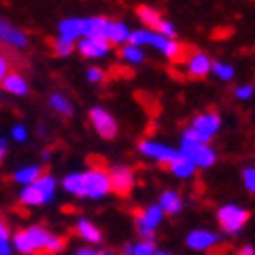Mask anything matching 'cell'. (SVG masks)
<instances>
[{
    "label": "cell",
    "mask_w": 255,
    "mask_h": 255,
    "mask_svg": "<svg viewBox=\"0 0 255 255\" xmlns=\"http://www.w3.org/2000/svg\"><path fill=\"white\" fill-rule=\"evenodd\" d=\"M109 182H111V190L117 196L127 198V196H131L135 188V174L127 165H113L109 167Z\"/></svg>",
    "instance_id": "6"
},
{
    "label": "cell",
    "mask_w": 255,
    "mask_h": 255,
    "mask_svg": "<svg viewBox=\"0 0 255 255\" xmlns=\"http://www.w3.org/2000/svg\"><path fill=\"white\" fill-rule=\"evenodd\" d=\"M0 223H2V212H0Z\"/></svg>",
    "instance_id": "46"
},
{
    "label": "cell",
    "mask_w": 255,
    "mask_h": 255,
    "mask_svg": "<svg viewBox=\"0 0 255 255\" xmlns=\"http://www.w3.org/2000/svg\"><path fill=\"white\" fill-rule=\"evenodd\" d=\"M63 188L68 190L70 194L76 196H84V174H72L63 180Z\"/></svg>",
    "instance_id": "25"
},
{
    "label": "cell",
    "mask_w": 255,
    "mask_h": 255,
    "mask_svg": "<svg viewBox=\"0 0 255 255\" xmlns=\"http://www.w3.org/2000/svg\"><path fill=\"white\" fill-rule=\"evenodd\" d=\"M6 76H8V61L2 53H0V80H4Z\"/></svg>",
    "instance_id": "38"
},
{
    "label": "cell",
    "mask_w": 255,
    "mask_h": 255,
    "mask_svg": "<svg viewBox=\"0 0 255 255\" xmlns=\"http://www.w3.org/2000/svg\"><path fill=\"white\" fill-rule=\"evenodd\" d=\"M8 227L4 223H0V255H12V249L8 245Z\"/></svg>",
    "instance_id": "32"
},
{
    "label": "cell",
    "mask_w": 255,
    "mask_h": 255,
    "mask_svg": "<svg viewBox=\"0 0 255 255\" xmlns=\"http://www.w3.org/2000/svg\"><path fill=\"white\" fill-rule=\"evenodd\" d=\"M129 45L133 47H139V45H153L155 49H159L167 59L172 61H178L182 59V53H184V47L174 39H167L159 33H151V31H145V29H139L135 33L129 35Z\"/></svg>",
    "instance_id": "1"
},
{
    "label": "cell",
    "mask_w": 255,
    "mask_h": 255,
    "mask_svg": "<svg viewBox=\"0 0 255 255\" xmlns=\"http://www.w3.org/2000/svg\"><path fill=\"white\" fill-rule=\"evenodd\" d=\"M221 127H223V121H221L219 113H202V115L192 119L190 127L182 135V141H192V143H204L206 145L221 131Z\"/></svg>",
    "instance_id": "2"
},
{
    "label": "cell",
    "mask_w": 255,
    "mask_h": 255,
    "mask_svg": "<svg viewBox=\"0 0 255 255\" xmlns=\"http://www.w3.org/2000/svg\"><path fill=\"white\" fill-rule=\"evenodd\" d=\"M49 104L53 106V111L55 113H59L61 117H72L74 115V106L70 104V100L63 96V94H51L49 96Z\"/></svg>",
    "instance_id": "24"
},
{
    "label": "cell",
    "mask_w": 255,
    "mask_h": 255,
    "mask_svg": "<svg viewBox=\"0 0 255 255\" xmlns=\"http://www.w3.org/2000/svg\"><path fill=\"white\" fill-rule=\"evenodd\" d=\"M41 176H45V169L43 167H39V165H29V167H23V169H18V172L14 174V180L20 182V184H35Z\"/></svg>",
    "instance_id": "23"
},
{
    "label": "cell",
    "mask_w": 255,
    "mask_h": 255,
    "mask_svg": "<svg viewBox=\"0 0 255 255\" xmlns=\"http://www.w3.org/2000/svg\"><path fill=\"white\" fill-rule=\"evenodd\" d=\"M35 186H37L39 190H43V192H45L49 198H53V192H55V180H53V176H49V174L41 176V178L35 182Z\"/></svg>",
    "instance_id": "29"
},
{
    "label": "cell",
    "mask_w": 255,
    "mask_h": 255,
    "mask_svg": "<svg viewBox=\"0 0 255 255\" xmlns=\"http://www.w3.org/2000/svg\"><path fill=\"white\" fill-rule=\"evenodd\" d=\"M111 25H113V20L104 18V16L84 18V37H88V39H104V41H109Z\"/></svg>",
    "instance_id": "13"
},
{
    "label": "cell",
    "mask_w": 255,
    "mask_h": 255,
    "mask_svg": "<svg viewBox=\"0 0 255 255\" xmlns=\"http://www.w3.org/2000/svg\"><path fill=\"white\" fill-rule=\"evenodd\" d=\"M2 86H4L6 92H10V94H14V96H25L27 90H29L25 78L20 76V74H16V72L8 74V76L2 80Z\"/></svg>",
    "instance_id": "20"
},
{
    "label": "cell",
    "mask_w": 255,
    "mask_h": 255,
    "mask_svg": "<svg viewBox=\"0 0 255 255\" xmlns=\"http://www.w3.org/2000/svg\"><path fill=\"white\" fill-rule=\"evenodd\" d=\"M76 255H98L94 249H80V251H76Z\"/></svg>",
    "instance_id": "41"
},
{
    "label": "cell",
    "mask_w": 255,
    "mask_h": 255,
    "mask_svg": "<svg viewBox=\"0 0 255 255\" xmlns=\"http://www.w3.org/2000/svg\"><path fill=\"white\" fill-rule=\"evenodd\" d=\"M137 147H139V151L143 155L155 159L157 163H161L165 167H169V165H172L180 157V151L172 149V147H167L163 143H155V141H139Z\"/></svg>",
    "instance_id": "10"
},
{
    "label": "cell",
    "mask_w": 255,
    "mask_h": 255,
    "mask_svg": "<svg viewBox=\"0 0 255 255\" xmlns=\"http://www.w3.org/2000/svg\"><path fill=\"white\" fill-rule=\"evenodd\" d=\"M98 255H117V253H115V251H100Z\"/></svg>",
    "instance_id": "43"
},
{
    "label": "cell",
    "mask_w": 255,
    "mask_h": 255,
    "mask_svg": "<svg viewBox=\"0 0 255 255\" xmlns=\"http://www.w3.org/2000/svg\"><path fill=\"white\" fill-rule=\"evenodd\" d=\"M157 255H174V253H169V251H157Z\"/></svg>",
    "instance_id": "45"
},
{
    "label": "cell",
    "mask_w": 255,
    "mask_h": 255,
    "mask_svg": "<svg viewBox=\"0 0 255 255\" xmlns=\"http://www.w3.org/2000/svg\"><path fill=\"white\" fill-rule=\"evenodd\" d=\"M111 43L109 41H104V39H88V37H84L80 43H78V49L84 57H100L104 55L106 51H109Z\"/></svg>",
    "instance_id": "15"
},
{
    "label": "cell",
    "mask_w": 255,
    "mask_h": 255,
    "mask_svg": "<svg viewBox=\"0 0 255 255\" xmlns=\"http://www.w3.org/2000/svg\"><path fill=\"white\" fill-rule=\"evenodd\" d=\"M217 221L227 235H239L249 221V212L239 204H223L217 210Z\"/></svg>",
    "instance_id": "4"
},
{
    "label": "cell",
    "mask_w": 255,
    "mask_h": 255,
    "mask_svg": "<svg viewBox=\"0 0 255 255\" xmlns=\"http://www.w3.org/2000/svg\"><path fill=\"white\" fill-rule=\"evenodd\" d=\"M88 80L90 82H102L104 80V72L98 70V68H90L88 70Z\"/></svg>",
    "instance_id": "37"
},
{
    "label": "cell",
    "mask_w": 255,
    "mask_h": 255,
    "mask_svg": "<svg viewBox=\"0 0 255 255\" xmlns=\"http://www.w3.org/2000/svg\"><path fill=\"white\" fill-rule=\"evenodd\" d=\"M0 41L6 43V45H10V47H14V49H23V47L29 45V37L20 29L12 27L10 23H6L4 18H0Z\"/></svg>",
    "instance_id": "12"
},
{
    "label": "cell",
    "mask_w": 255,
    "mask_h": 255,
    "mask_svg": "<svg viewBox=\"0 0 255 255\" xmlns=\"http://www.w3.org/2000/svg\"><path fill=\"white\" fill-rule=\"evenodd\" d=\"M133 255H157L153 241H141L133 247Z\"/></svg>",
    "instance_id": "33"
},
{
    "label": "cell",
    "mask_w": 255,
    "mask_h": 255,
    "mask_svg": "<svg viewBox=\"0 0 255 255\" xmlns=\"http://www.w3.org/2000/svg\"><path fill=\"white\" fill-rule=\"evenodd\" d=\"M111 192L109 169H88L84 172V196L102 198Z\"/></svg>",
    "instance_id": "7"
},
{
    "label": "cell",
    "mask_w": 255,
    "mask_h": 255,
    "mask_svg": "<svg viewBox=\"0 0 255 255\" xmlns=\"http://www.w3.org/2000/svg\"><path fill=\"white\" fill-rule=\"evenodd\" d=\"M49 200H51V198L43 192V190H39L35 184L27 186L23 192H20V202L29 204V206H41V204H45V202H49Z\"/></svg>",
    "instance_id": "19"
},
{
    "label": "cell",
    "mask_w": 255,
    "mask_h": 255,
    "mask_svg": "<svg viewBox=\"0 0 255 255\" xmlns=\"http://www.w3.org/2000/svg\"><path fill=\"white\" fill-rule=\"evenodd\" d=\"M255 94V86L253 84H241V86L235 88V98L237 100H251Z\"/></svg>",
    "instance_id": "35"
},
{
    "label": "cell",
    "mask_w": 255,
    "mask_h": 255,
    "mask_svg": "<svg viewBox=\"0 0 255 255\" xmlns=\"http://www.w3.org/2000/svg\"><path fill=\"white\" fill-rule=\"evenodd\" d=\"M159 208L163 210V215L174 217V215H180L182 212L184 200H182V196L176 192V190H165V192L161 194V198H159Z\"/></svg>",
    "instance_id": "17"
},
{
    "label": "cell",
    "mask_w": 255,
    "mask_h": 255,
    "mask_svg": "<svg viewBox=\"0 0 255 255\" xmlns=\"http://www.w3.org/2000/svg\"><path fill=\"white\" fill-rule=\"evenodd\" d=\"M66 245H68V239H66V237L51 235V237H49V243H47V247H45V255H47V253H49V255L61 253L63 249H66Z\"/></svg>",
    "instance_id": "28"
},
{
    "label": "cell",
    "mask_w": 255,
    "mask_h": 255,
    "mask_svg": "<svg viewBox=\"0 0 255 255\" xmlns=\"http://www.w3.org/2000/svg\"><path fill=\"white\" fill-rule=\"evenodd\" d=\"M219 241H221V237L217 233L206 231V229H196L192 233H188V237H186V245L194 251H208L212 247H217Z\"/></svg>",
    "instance_id": "11"
},
{
    "label": "cell",
    "mask_w": 255,
    "mask_h": 255,
    "mask_svg": "<svg viewBox=\"0 0 255 255\" xmlns=\"http://www.w3.org/2000/svg\"><path fill=\"white\" fill-rule=\"evenodd\" d=\"M123 255H133V245H125L123 247Z\"/></svg>",
    "instance_id": "42"
},
{
    "label": "cell",
    "mask_w": 255,
    "mask_h": 255,
    "mask_svg": "<svg viewBox=\"0 0 255 255\" xmlns=\"http://www.w3.org/2000/svg\"><path fill=\"white\" fill-rule=\"evenodd\" d=\"M41 155H43V159H47V157L51 155V151H47V149H45V151H43V153H41Z\"/></svg>",
    "instance_id": "44"
},
{
    "label": "cell",
    "mask_w": 255,
    "mask_h": 255,
    "mask_svg": "<svg viewBox=\"0 0 255 255\" xmlns=\"http://www.w3.org/2000/svg\"><path fill=\"white\" fill-rule=\"evenodd\" d=\"M137 16L141 18V23L147 27V31H161V25L165 23V18H161V12L159 10H155V8H151V6H139L137 8Z\"/></svg>",
    "instance_id": "16"
},
{
    "label": "cell",
    "mask_w": 255,
    "mask_h": 255,
    "mask_svg": "<svg viewBox=\"0 0 255 255\" xmlns=\"http://www.w3.org/2000/svg\"><path fill=\"white\" fill-rule=\"evenodd\" d=\"M169 172H172L176 178H182V180H186V178H190V176H194V172H196V165L192 163V161H188L182 153H180V157L167 167Z\"/></svg>",
    "instance_id": "22"
},
{
    "label": "cell",
    "mask_w": 255,
    "mask_h": 255,
    "mask_svg": "<svg viewBox=\"0 0 255 255\" xmlns=\"http://www.w3.org/2000/svg\"><path fill=\"white\" fill-rule=\"evenodd\" d=\"M180 153H182L188 161H192L196 167H210V165H215V161H217L215 149H212V147H208V145H204V143L182 141Z\"/></svg>",
    "instance_id": "8"
},
{
    "label": "cell",
    "mask_w": 255,
    "mask_h": 255,
    "mask_svg": "<svg viewBox=\"0 0 255 255\" xmlns=\"http://www.w3.org/2000/svg\"><path fill=\"white\" fill-rule=\"evenodd\" d=\"M59 33H61V39H66V41H74L78 37L84 35V20L82 18H66V20H61L59 23Z\"/></svg>",
    "instance_id": "18"
},
{
    "label": "cell",
    "mask_w": 255,
    "mask_h": 255,
    "mask_svg": "<svg viewBox=\"0 0 255 255\" xmlns=\"http://www.w3.org/2000/svg\"><path fill=\"white\" fill-rule=\"evenodd\" d=\"M4 153H6V141H0V163L4 159Z\"/></svg>",
    "instance_id": "40"
},
{
    "label": "cell",
    "mask_w": 255,
    "mask_h": 255,
    "mask_svg": "<svg viewBox=\"0 0 255 255\" xmlns=\"http://www.w3.org/2000/svg\"><path fill=\"white\" fill-rule=\"evenodd\" d=\"M88 117H90V123L94 127V131L98 133V137H102L104 141H111L117 137L119 127H117L115 117L109 111L100 109V106H94V109H90Z\"/></svg>",
    "instance_id": "9"
},
{
    "label": "cell",
    "mask_w": 255,
    "mask_h": 255,
    "mask_svg": "<svg viewBox=\"0 0 255 255\" xmlns=\"http://www.w3.org/2000/svg\"><path fill=\"white\" fill-rule=\"evenodd\" d=\"M135 227L137 233L143 237V241H153L155 229L159 227V223L163 221V210L159 208V204H153L149 208H143L135 212Z\"/></svg>",
    "instance_id": "5"
},
{
    "label": "cell",
    "mask_w": 255,
    "mask_h": 255,
    "mask_svg": "<svg viewBox=\"0 0 255 255\" xmlns=\"http://www.w3.org/2000/svg\"><path fill=\"white\" fill-rule=\"evenodd\" d=\"M129 41V29L123 23H113L109 31V43H125Z\"/></svg>",
    "instance_id": "26"
},
{
    "label": "cell",
    "mask_w": 255,
    "mask_h": 255,
    "mask_svg": "<svg viewBox=\"0 0 255 255\" xmlns=\"http://www.w3.org/2000/svg\"><path fill=\"white\" fill-rule=\"evenodd\" d=\"M243 186L249 190L251 194H255V165H249L243 169Z\"/></svg>",
    "instance_id": "34"
},
{
    "label": "cell",
    "mask_w": 255,
    "mask_h": 255,
    "mask_svg": "<svg viewBox=\"0 0 255 255\" xmlns=\"http://www.w3.org/2000/svg\"><path fill=\"white\" fill-rule=\"evenodd\" d=\"M212 74L223 82H229V80H233V76H235V68H233L231 63H225V61H215L212 63Z\"/></svg>",
    "instance_id": "27"
},
{
    "label": "cell",
    "mask_w": 255,
    "mask_h": 255,
    "mask_svg": "<svg viewBox=\"0 0 255 255\" xmlns=\"http://www.w3.org/2000/svg\"><path fill=\"white\" fill-rule=\"evenodd\" d=\"M186 63H188V76L194 78V80H200V78L208 76L210 70H212V61L204 53H192Z\"/></svg>",
    "instance_id": "14"
},
{
    "label": "cell",
    "mask_w": 255,
    "mask_h": 255,
    "mask_svg": "<svg viewBox=\"0 0 255 255\" xmlns=\"http://www.w3.org/2000/svg\"><path fill=\"white\" fill-rule=\"evenodd\" d=\"M239 255H255V247L253 245H243L241 249H239Z\"/></svg>",
    "instance_id": "39"
},
{
    "label": "cell",
    "mask_w": 255,
    "mask_h": 255,
    "mask_svg": "<svg viewBox=\"0 0 255 255\" xmlns=\"http://www.w3.org/2000/svg\"><path fill=\"white\" fill-rule=\"evenodd\" d=\"M53 51L59 57H66V55H70L74 51V43H72V41L61 39V37L59 39H53Z\"/></svg>",
    "instance_id": "30"
},
{
    "label": "cell",
    "mask_w": 255,
    "mask_h": 255,
    "mask_svg": "<svg viewBox=\"0 0 255 255\" xmlns=\"http://www.w3.org/2000/svg\"><path fill=\"white\" fill-rule=\"evenodd\" d=\"M12 137H14L16 141H20V143L27 141V131H25V127H23V125H16L14 129H12Z\"/></svg>",
    "instance_id": "36"
},
{
    "label": "cell",
    "mask_w": 255,
    "mask_h": 255,
    "mask_svg": "<svg viewBox=\"0 0 255 255\" xmlns=\"http://www.w3.org/2000/svg\"><path fill=\"white\" fill-rule=\"evenodd\" d=\"M76 233L84 239V241H90V243H100L102 241V233L96 229V225H92L90 221H78L76 225Z\"/></svg>",
    "instance_id": "21"
},
{
    "label": "cell",
    "mask_w": 255,
    "mask_h": 255,
    "mask_svg": "<svg viewBox=\"0 0 255 255\" xmlns=\"http://www.w3.org/2000/svg\"><path fill=\"white\" fill-rule=\"evenodd\" d=\"M51 233L43 227H29V229H20L14 233V247L23 255H35V253H45V247L49 243Z\"/></svg>",
    "instance_id": "3"
},
{
    "label": "cell",
    "mask_w": 255,
    "mask_h": 255,
    "mask_svg": "<svg viewBox=\"0 0 255 255\" xmlns=\"http://www.w3.org/2000/svg\"><path fill=\"white\" fill-rule=\"evenodd\" d=\"M123 57L129 61V63H141L143 61V57H145V53L139 49V47H133V45H127L125 49H123Z\"/></svg>",
    "instance_id": "31"
}]
</instances>
